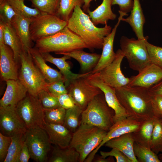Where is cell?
Here are the masks:
<instances>
[{"label":"cell","mask_w":162,"mask_h":162,"mask_svg":"<svg viewBox=\"0 0 162 162\" xmlns=\"http://www.w3.org/2000/svg\"><path fill=\"white\" fill-rule=\"evenodd\" d=\"M44 110L45 123L63 124L66 110L60 106L58 108Z\"/></svg>","instance_id":"cell-38"},{"label":"cell","mask_w":162,"mask_h":162,"mask_svg":"<svg viewBox=\"0 0 162 162\" xmlns=\"http://www.w3.org/2000/svg\"><path fill=\"white\" fill-rule=\"evenodd\" d=\"M32 6L43 13L56 15L60 0H29Z\"/></svg>","instance_id":"cell-36"},{"label":"cell","mask_w":162,"mask_h":162,"mask_svg":"<svg viewBox=\"0 0 162 162\" xmlns=\"http://www.w3.org/2000/svg\"><path fill=\"white\" fill-rule=\"evenodd\" d=\"M152 105L155 117L162 120V96L153 95Z\"/></svg>","instance_id":"cell-46"},{"label":"cell","mask_w":162,"mask_h":162,"mask_svg":"<svg viewBox=\"0 0 162 162\" xmlns=\"http://www.w3.org/2000/svg\"><path fill=\"white\" fill-rule=\"evenodd\" d=\"M29 51L35 64L48 82L58 81L65 82L66 80L61 73L47 64L41 53L36 48L32 47Z\"/></svg>","instance_id":"cell-23"},{"label":"cell","mask_w":162,"mask_h":162,"mask_svg":"<svg viewBox=\"0 0 162 162\" xmlns=\"http://www.w3.org/2000/svg\"><path fill=\"white\" fill-rule=\"evenodd\" d=\"M119 16L118 21L110 33L105 37L102 48V52L100 59L95 67L91 71V74L98 72L109 65L114 60L116 53L113 50V45L117 29L122 19L128 14L118 10Z\"/></svg>","instance_id":"cell-17"},{"label":"cell","mask_w":162,"mask_h":162,"mask_svg":"<svg viewBox=\"0 0 162 162\" xmlns=\"http://www.w3.org/2000/svg\"><path fill=\"white\" fill-rule=\"evenodd\" d=\"M8 0L16 13H20L27 18H32L43 14L36 8L28 7L20 0Z\"/></svg>","instance_id":"cell-37"},{"label":"cell","mask_w":162,"mask_h":162,"mask_svg":"<svg viewBox=\"0 0 162 162\" xmlns=\"http://www.w3.org/2000/svg\"><path fill=\"white\" fill-rule=\"evenodd\" d=\"M4 43L12 50L15 59L19 64L20 56L23 51H25L23 45L11 24L4 23Z\"/></svg>","instance_id":"cell-28"},{"label":"cell","mask_w":162,"mask_h":162,"mask_svg":"<svg viewBox=\"0 0 162 162\" xmlns=\"http://www.w3.org/2000/svg\"><path fill=\"white\" fill-rule=\"evenodd\" d=\"M11 142L10 137L4 135L0 132V161L4 162Z\"/></svg>","instance_id":"cell-44"},{"label":"cell","mask_w":162,"mask_h":162,"mask_svg":"<svg viewBox=\"0 0 162 162\" xmlns=\"http://www.w3.org/2000/svg\"><path fill=\"white\" fill-rule=\"evenodd\" d=\"M130 79L128 86L149 89L162 80V68L151 63Z\"/></svg>","instance_id":"cell-18"},{"label":"cell","mask_w":162,"mask_h":162,"mask_svg":"<svg viewBox=\"0 0 162 162\" xmlns=\"http://www.w3.org/2000/svg\"><path fill=\"white\" fill-rule=\"evenodd\" d=\"M146 45L151 63L162 68V47L153 45L147 40Z\"/></svg>","instance_id":"cell-41"},{"label":"cell","mask_w":162,"mask_h":162,"mask_svg":"<svg viewBox=\"0 0 162 162\" xmlns=\"http://www.w3.org/2000/svg\"><path fill=\"white\" fill-rule=\"evenodd\" d=\"M117 97L128 117L144 122L155 118L153 108V96L148 89L126 86L115 88Z\"/></svg>","instance_id":"cell-1"},{"label":"cell","mask_w":162,"mask_h":162,"mask_svg":"<svg viewBox=\"0 0 162 162\" xmlns=\"http://www.w3.org/2000/svg\"><path fill=\"white\" fill-rule=\"evenodd\" d=\"M159 158L161 162H162V153H160L158 155Z\"/></svg>","instance_id":"cell-53"},{"label":"cell","mask_w":162,"mask_h":162,"mask_svg":"<svg viewBox=\"0 0 162 162\" xmlns=\"http://www.w3.org/2000/svg\"><path fill=\"white\" fill-rule=\"evenodd\" d=\"M60 106L67 110L75 105L72 96L68 93L57 96Z\"/></svg>","instance_id":"cell-45"},{"label":"cell","mask_w":162,"mask_h":162,"mask_svg":"<svg viewBox=\"0 0 162 162\" xmlns=\"http://www.w3.org/2000/svg\"><path fill=\"white\" fill-rule=\"evenodd\" d=\"M148 89L152 95L162 96V80Z\"/></svg>","instance_id":"cell-49"},{"label":"cell","mask_w":162,"mask_h":162,"mask_svg":"<svg viewBox=\"0 0 162 162\" xmlns=\"http://www.w3.org/2000/svg\"><path fill=\"white\" fill-rule=\"evenodd\" d=\"M16 109L27 128L37 126L44 128V110L38 97L28 92L17 104Z\"/></svg>","instance_id":"cell-10"},{"label":"cell","mask_w":162,"mask_h":162,"mask_svg":"<svg viewBox=\"0 0 162 162\" xmlns=\"http://www.w3.org/2000/svg\"><path fill=\"white\" fill-rule=\"evenodd\" d=\"M148 38L136 39L122 36L120 40L121 50L128 61L130 67L139 72L151 64L146 45Z\"/></svg>","instance_id":"cell-7"},{"label":"cell","mask_w":162,"mask_h":162,"mask_svg":"<svg viewBox=\"0 0 162 162\" xmlns=\"http://www.w3.org/2000/svg\"><path fill=\"white\" fill-rule=\"evenodd\" d=\"M122 21L130 25L138 39L144 38L143 28L145 19L139 0H134L133 6L130 15L125 18L123 17Z\"/></svg>","instance_id":"cell-25"},{"label":"cell","mask_w":162,"mask_h":162,"mask_svg":"<svg viewBox=\"0 0 162 162\" xmlns=\"http://www.w3.org/2000/svg\"><path fill=\"white\" fill-rule=\"evenodd\" d=\"M84 0H60L56 16L61 19L68 22L76 6L82 7Z\"/></svg>","instance_id":"cell-33"},{"label":"cell","mask_w":162,"mask_h":162,"mask_svg":"<svg viewBox=\"0 0 162 162\" xmlns=\"http://www.w3.org/2000/svg\"><path fill=\"white\" fill-rule=\"evenodd\" d=\"M31 158L29 149L24 141L20 154L18 162H28Z\"/></svg>","instance_id":"cell-48"},{"label":"cell","mask_w":162,"mask_h":162,"mask_svg":"<svg viewBox=\"0 0 162 162\" xmlns=\"http://www.w3.org/2000/svg\"><path fill=\"white\" fill-rule=\"evenodd\" d=\"M24 135L31 158L36 162H45L50 150L51 143L44 128L37 126L27 128Z\"/></svg>","instance_id":"cell-8"},{"label":"cell","mask_w":162,"mask_h":162,"mask_svg":"<svg viewBox=\"0 0 162 162\" xmlns=\"http://www.w3.org/2000/svg\"><path fill=\"white\" fill-rule=\"evenodd\" d=\"M40 53L46 62L54 64L59 69L60 72L66 80L64 84L66 88L72 80L81 77H87L91 74V72L82 74H76L72 72L70 70V64L66 61L68 59H70L71 58L67 55H64L62 57L57 58L53 56L50 53Z\"/></svg>","instance_id":"cell-21"},{"label":"cell","mask_w":162,"mask_h":162,"mask_svg":"<svg viewBox=\"0 0 162 162\" xmlns=\"http://www.w3.org/2000/svg\"><path fill=\"white\" fill-rule=\"evenodd\" d=\"M86 78L90 84L98 87L103 92L107 104L114 112L113 116L114 123L128 117L125 110L117 97L115 88L106 84L92 74Z\"/></svg>","instance_id":"cell-14"},{"label":"cell","mask_w":162,"mask_h":162,"mask_svg":"<svg viewBox=\"0 0 162 162\" xmlns=\"http://www.w3.org/2000/svg\"><path fill=\"white\" fill-rule=\"evenodd\" d=\"M93 0H84V4L82 6L83 11L86 13H87L88 11L89 10L90 3Z\"/></svg>","instance_id":"cell-52"},{"label":"cell","mask_w":162,"mask_h":162,"mask_svg":"<svg viewBox=\"0 0 162 162\" xmlns=\"http://www.w3.org/2000/svg\"><path fill=\"white\" fill-rule=\"evenodd\" d=\"M161 0V1H162V0Z\"/></svg>","instance_id":"cell-56"},{"label":"cell","mask_w":162,"mask_h":162,"mask_svg":"<svg viewBox=\"0 0 162 162\" xmlns=\"http://www.w3.org/2000/svg\"><path fill=\"white\" fill-rule=\"evenodd\" d=\"M46 88L49 92L56 96L68 93L64 82L62 81L48 82Z\"/></svg>","instance_id":"cell-42"},{"label":"cell","mask_w":162,"mask_h":162,"mask_svg":"<svg viewBox=\"0 0 162 162\" xmlns=\"http://www.w3.org/2000/svg\"><path fill=\"white\" fill-rule=\"evenodd\" d=\"M68 27L79 36L90 51L102 49L104 38L111 32L112 27L107 24L104 27H97L88 15L79 5L76 6L68 21Z\"/></svg>","instance_id":"cell-2"},{"label":"cell","mask_w":162,"mask_h":162,"mask_svg":"<svg viewBox=\"0 0 162 162\" xmlns=\"http://www.w3.org/2000/svg\"><path fill=\"white\" fill-rule=\"evenodd\" d=\"M134 155L138 162H160L157 154L149 148L135 142L133 146Z\"/></svg>","instance_id":"cell-34"},{"label":"cell","mask_w":162,"mask_h":162,"mask_svg":"<svg viewBox=\"0 0 162 162\" xmlns=\"http://www.w3.org/2000/svg\"><path fill=\"white\" fill-rule=\"evenodd\" d=\"M19 64L11 48L4 43L0 44V72L2 80H18Z\"/></svg>","instance_id":"cell-16"},{"label":"cell","mask_w":162,"mask_h":162,"mask_svg":"<svg viewBox=\"0 0 162 162\" xmlns=\"http://www.w3.org/2000/svg\"><path fill=\"white\" fill-rule=\"evenodd\" d=\"M16 107H0V132L5 136L24 134L27 129Z\"/></svg>","instance_id":"cell-13"},{"label":"cell","mask_w":162,"mask_h":162,"mask_svg":"<svg viewBox=\"0 0 162 162\" xmlns=\"http://www.w3.org/2000/svg\"><path fill=\"white\" fill-rule=\"evenodd\" d=\"M38 98L44 110L55 109L60 106L57 97L46 90L41 91L38 94Z\"/></svg>","instance_id":"cell-39"},{"label":"cell","mask_w":162,"mask_h":162,"mask_svg":"<svg viewBox=\"0 0 162 162\" xmlns=\"http://www.w3.org/2000/svg\"><path fill=\"white\" fill-rule=\"evenodd\" d=\"M24 134L10 137L11 142L4 162H18L21 151L25 141Z\"/></svg>","instance_id":"cell-31"},{"label":"cell","mask_w":162,"mask_h":162,"mask_svg":"<svg viewBox=\"0 0 162 162\" xmlns=\"http://www.w3.org/2000/svg\"><path fill=\"white\" fill-rule=\"evenodd\" d=\"M155 118L144 122L137 130L132 133L135 142L150 148Z\"/></svg>","instance_id":"cell-29"},{"label":"cell","mask_w":162,"mask_h":162,"mask_svg":"<svg viewBox=\"0 0 162 162\" xmlns=\"http://www.w3.org/2000/svg\"><path fill=\"white\" fill-rule=\"evenodd\" d=\"M16 14L8 0H0V21L11 24Z\"/></svg>","instance_id":"cell-40"},{"label":"cell","mask_w":162,"mask_h":162,"mask_svg":"<svg viewBox=\"0 0 162 162\" xmlns=\"http://www.w3.org/2000/svg\"><path fill=\"white\" fill-rule=\"evenodd\" d=\"M44 127L51 144L62 148L69 147L72 134L63 124L45 123Z\"/></svg>","instance_id":"cell-20"},{"label":"cell","mask_w":162,"mask_h":162,"mask_svg":"<svg viewBox=\"0 0 162 162\" xmlns=\"http://www.w3.org/2000/svg\"><path fill=\"white\" fill-rule=\"evenodd\" d=\"M20 65L18 79L29 94L38 97L41 91L47 90L48 82L35 64L29 51H24L21 54Z\"/></svg>","instance_id":"cell-6"},{"label":"cell","mask_w":162,"mask_h":162,"mask_svg":"<svg viewBox=\"0 0 162 162\" xmlns=\"http://www.w3.org/2000/svg\"><path fill=\"white\" fill-rule=\"evenodd\" d=\"M100 153L102 158H106L109 156L114 157L117 162H132L125 154L115 148H112V150L109 152L101 151Z\"/></svg>","instance_id":"cell-43"},{"label":"cell","mask_w":162,"mask_h":162,"mask_svg":"<svg viewBox=\"0 0 162 162\" xmlns=\"http://www.w3.org/2000/svg\"><path fill=\"white\" fill-rule=\"evenodd\" d=\"M112 110L103 93L95 96L83 110L80 124L94 126L108 131L114 124Z\"/></svg>","instance_id":"cell-5"},{"label":"cell","mask_w":162,"mask_h":162,"mask_svg":"<svg viewBox=\"0 0 162 162\" xmlns=\"http://www.w3.org/2000/svg\"><path fill=\"white\" fill-rule=\"evenodd\" d=\"M143 122L128 117L114 123L107 131L106 136L99 146L88 156L84 162L92 161L98 150L108 140L126 134L133 133L137 130Z\"/></svg>","instance_id":"cell-15"},{"label":"cell","mask_w":162,"mask_h":162,"mask_svg":"<svg viewBox=\"0 0 162 162\" xmlns=\"http://www.w3.org/2000/svg\"><path fill=\"white\" fill-rule=\"evenodd\" d=\"M80 155L74 148L68 147L61 148L56 146L53 148L50 162H79Z\"/></svg>","instance_id":"cell-30"},{"label":"cell","mask_w":162,"mask_h":162,"mask_svg":"<svg viewBox=\"0 0 162 162\" xmlns=\"http://www.w3.org/2000/svg\"><path fill=\"white\" fill-rule=\"evenodd\" d=\"M116 53L114 60L109 65L101 71L92 74L106 84L115 88L128 86L130 81V78L125 77L121 69L124 55L120 49Z\"/></svg>","instance_id":"cell-12"},{"label":"cell","mask_w":162,"mask_h":162,"mask_svg":"<svg viewBox=\"0 0 162 162\" xmlns=\"http://www.w3.org/2000/svg\"><path fill=\"white\" fill-rule=\"evenodd\" d=\"M113 0H103L100 5L94 10L88 11L92 22L96 26L99 24H107L109 20H114L117 16L111 9Z\"/></svg>","instance_id":"cell-27"},{"label":"cell","mask_w":162,"mask_h":162,"mask_svg":"<svg viewBox=\"0 0 162 162\" xmlns=\"http://www.w3.org/2000/svg\"><path fill=\"white\" fill-rule=\"evenodd\" d=\"M94 162H114V160L112 156H109L107 158H102L101 156L95 158H94L92 161Z\"/></svg>","instance_id":"cell-50"},{"label":"cell","mask_w":162,"mask_h":162,"mask_svg":"<svg viewBox=\"0 0 162 162\" xmlns=\"http://www.w3.org/2000/svg\"><path fill=\"white\" fill-rule=\"evenodd\" d=\"M68 22L56 15L43 13L32 18L29 26L32 41L53 35L66 27Z\"/></svg>","instance_id":"cell-9"},{"label":"cell","mask_w":162,"mask_h":162,"mask_svg":"<svg viewBox=\"0 0 162 162\" xmlns=\"http://www.w3.org/2000/svg\"><path fill=\"white\" fill-rule=\"evenodd\" d=\"M134 142L132 133H130L111 139L107 141L104 145L107 147L119 150L127 156L132 162H138L134 152Z\"/></svg>","instance_id":"cell-24"},{"label":"cell","mask_w":162,"mask_h":162,"mask_svg":"<svg viewBox=\"0 0 162 162\" xmlns=\"http://www.w3.org/2000/svg\"><path fill=\"white\" fill-rule=\"evenodd\" d=\"M6 82V88L0 100V107H16L26 96L27 90L19 79L8 80Z\"/></svg>","instance_id":"cell-19"},{"label":"cell","mask_w":162,"mask_h":162,"mask_svg":"<svg viewBox=\"0 0 162 162\" xmlns=\"http://www.w3.org/2000/svg\"><path fill=\"white\" fill-rule=\"evenodd\" d=\"M107 131L98 127L80 124L72 134L69 147L80 154V162H84L88 156L100 144Z\"/></svg>","instance_id":"cell-4"},{"label":"cell","mask_w":162,"mask_h":162,"mask_svg":"<svg viewBox=\"0 0 162 162\" xmlns=\"http://www.w3.org/2000/svg\"><path fill=\"white\" fill-rule=\"evenodd\" d=\"M133 4V0H113L112 5H118L119 10L127 14L131 11Z\"/></svg>","instance_id":"cell-47"},{"label":"cell","mask_w":162,"mask_h":162,"mask_svg":"<svg viewBox=\"0 0 162 162\" xmlns=\"http://www.w3.org/2000/svg\"><path fill=\"white\" fill-rule=\"evenodd\" d=\"M11 24L20 39L25 50L28 51L32 47V40L30 33L29 26L32 18L25 17L16 13Z\"/></svg>","instance_id":"cell-22"},{"label":"cell","mask_w":162,"mask_h":162,"mask_svg":"<svg viewBox=\"0 0 162 162\" xmlns=\"http://www.w3.org/2000/svg\"><path fill=\"white\" fill-rule=\"evenodd\" d=\"M20 0L21 1H22V2H24V1L25 0Z\"/></svg>","instance_id":"cell-54"},{"label":"cell","mask_w":162,"mask_h":162,"mask_svg":"<svg viewBox=\"0 0 162 162\" xmlns=\"http://www.w3.org/2000/svg\"><path fill=\"white\" fill-rule=\"evenodd\" d=\"M35 47L41 53L56 54L87 48L81 38L67 26L56 34L36 42Z\"/></svg>","instance_id":"cell-3"},{"label":"cell","mask_w":162,"mask_h":162,"mask_svg":"<svg viewBox=\"0 0 162 162\" xmlns=\"http://www.w3.org/2000/svg\"><path fill=\"white\" fill-rule=\"evenodd\" d=\"M86 77L72 80L67 87L68 93L73 98L75 105L83 110L95 96L103 93L98 87L90 84Z\"/></svg>","instance_id":"cell-11"},{"label":"cell","mask_w":162,"mask_h":162,"mask_svg":"<svg viewBox=\"0 0 162 162\" xmlns=\"http://www.w3.org/2000/svg\"><path fill=\"white\" fill-rule=\"evenodd\" d=\"M161 120V122H162V120Z\"/></svg>","instance_id":"cell-55"},{"label":"cell","mask_w":162,"mask_h":162,"mask_svg":"<svg viewBox=\"0 0 162 162\" xmlns=\"http://www.w3.org/2000/svg\"><path fill=\"white\" fill-rule=\"evenodd\" d=\"M150 148L157 155L160 153H162V122L160 119L156 117Z\"/></svg>","instance_id":"cell-35"},{"label":"cell","mask_w":162,"mask_h":162,"mask_svg":"<svg viewBox=\"0 0 162 162\" xmlns=\"http://www.w3.org/2000/svg\"><path fill=\"white\" fill-rule=\"evenodd\" d=\"M79 50L62 53L58 55H66L76 60L79 63L82 74L91 72L97 64L101 54L89 53Z\"/></svg>","instance_id":"cell-26"},{"label":"cell","mask_w":162,"mask_h":162,"mask_svg":"<svg viewBox=\"0 0 162 162\" xmlns=\"http://www.w3.org/2000/svg\"><path fill=\"white\" fill-rule=\"evenodd\" d=\"M4 24L0 21V44L4 43Z\"/></svg>","instance_id":"cell-51"},{"label":"cell","mask_w":162,"mask_h":162,"mask_svg":"<svg viewBox=\"0 0 162 162\" xmlns=\"http://www.w3.org/2000/svg\"><path fill=\"white\" fill-rule=\"evenodd\" d=\"M83 110L76 105L66 110L63 125L71 132H74L80 124V117Z\"/></svg>","instance_id":"cell-32"}]
</instances>
